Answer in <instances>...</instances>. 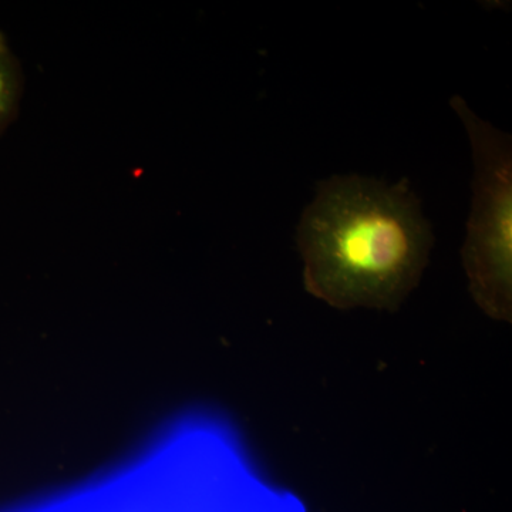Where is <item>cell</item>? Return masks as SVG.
<instances>
[{
	"label": "cell",
	"instance_id": "3",
	"mask_svg": "<svg viewBox=\"0 0 512 512\" xmlns=\"http://www.w3.org/2000/svg\"><path fill=\"white\" fill-rule=\"evenodd\" d=\"M23 94V72L12 53H0V136L19 113Z\"/></svg>",
	"mask_w": 512,
	"mask_h": 512
},
{
	"label": "cell",
	"instance_id": "5",
	"mask_svg": "<svg viewBox=\"0 0 512 512\" xmlns=\"http://www.w3.org/2000/svg\"><path fill=\"white\" fill-rule=\"evenodd\" d=\"M8 45H6L5 36L0 33V53H8Z\"/></svg>",
	"mask_w": 512,
	"mask_h": 512
},
{
	"label": "cell",
	"instance_id": "2",
	"mask_svg": "<svg viewBox=\"0 0 512 512\" xmlns=\"http://www.w3.org/2000/svg\"><path fill=\"white\" fill-rule=\"evenodd\" d=\"M450 106L466 127L473 150V201L461 249L468 288L478 308L500 322L512 320V141L468 107Z\"/></svg>",
	"mask_w": 512,
	"mask_h": 512
},
{
	"label": "cell",
	"instance_id": "1",
	"mask_svg": "<svg viewBox=\"0 0 512 512\" xmlns=\"http://www.w3.org/2000/svg\"><path fill=\"white\" fill-rule=\"evenodd\" d=\"M296 244L313 298L340 311L396 312L420 284L434 235L407 178L333 175L316 184Z\"/></svg>",
	"mask_w": 512,
	"mask_h": 512
},
{
	"label": "cell",
	"instance_id": "4",
	"mask_svg": "<svg viewBox=\"0 0 512 512\" xmlns=\"http://www.w3.org/2000/svg\"><path fill=\"white\" fill-rule=\"evenodd\" d=\"M94 488L92 481L22 510L13 512H94Z\"/></svg>",
	"mask_w": 512,
	"mask_h": 512
}]
</instances>
